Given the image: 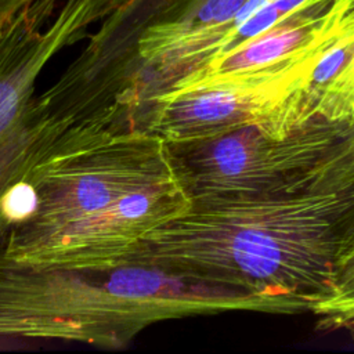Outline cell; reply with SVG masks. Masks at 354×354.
I'll list each match as a JSON object with an SVG mask.
<instances>
[{
	"label": "cell",
	"instance_id": "2",
	"mask_svg": "<svg viewBox=\"0 0 354 354\" xmlns=\"http://www.w3.org/2000/svg\"><path fill=\"white\" fill-rule=\"evenodd\" d=\"M35 205L0 239L32 266L124 264L159 225L191 206L167 144L141 129L68 126L28 170Z\"/></svg>",
	"mask_w": 354,
	"mask_h": 354
},
{
	"label": "cell",
	"instance_id": "1",
	"mask_svg": "<svg viewBox=\"0 0 354 354\" xmlns=\"http://www.w3.org/2000/svg\"><path fill=\"white\" fill-rule=\"evenodd\" d=\"M354 228V136L277 188L191 199L147 235L124 264L260 295L306 300L332 286Z\"/></svg>",
	"mask_w": 354,
	"mask_h": 354
},
{
	"label": "cell",
	"instance_id": "7",
	"mask_svg": "<svg viewBox=\"0 0 354 354\" xmlns=\"http://www.w3.org/2000/svg\"><path fill=\"white\" fill-rule=\"evenodd\" d=\"M248 0H176L137 40V61L130 82L137 77L167 87L187 77L214 57L223 28ZM225 39V37H224Z\"/></svg>",
	"mask_w": 354,
	"mask_h": 354
},
{
	"label": "cell",
	"instance_id": "9",
	"mask_svg": "<svg viewBox=\"0 0 354 354\" xmlns=\"http://www.w3.org/2000/svg\"><path fill=\"white\" fill-rule=\"evenodd\" d=\"M310 119L354 122V6L318 55L303 90Z\"/></svg>",
	"mask_w": 354,
	"mask_h": 354
},
{
	"label": "cell",
	"instance_id": "3",
	"mask_svg": "<svg viewBox=\"0 0 354 354\" xmlns=\"http://www.w3.org/2000/svg\"><path fill=\"white\" fill-rule=\"evenodd\" d=\"M228 311L286 314L290 301L151 264L32 266L0 252V339L79 342L115 350L152 324Z\"/></svg>",
	"mask_w": 354,
	"mask_h": 354
},
{
	"label": "cell",
	"instance_id": "11",
	"mask_svg": "<svg viewBox=\"0 0 354 354\" xmlns=\"http://www.w3.org/2000/svg\"><path fill=\"white\" fill-rule=\"evenodd\" d=\"M26 3L25 0H0V37L10 26L18 10Z\"/></svg>",
	"mask_w": 354,
	"mask_h": 354
},
{
	"label": "cell",
	"instance_id": "4",
	"mask_svg": "<svg viewBox=\"0 0 354 354\" xmlns=\"http://www.w3.org/2000/svg\"><path fill=\"white\" fill-rule=\"evenodd\" d=\"M123 0H29L0 37V239L8 231L3 207L44 148L68 126L55 122L36 94L37 79L62 48Z\"/></svg>",
	"mask_w": 354,
	"mask_h": 354
},
{
	"label": "cell",
	"instance_id": "12",
	"mask_svg": "<svg viewBox=\"0 0 354 354\" xmlns=\"http://www.w3.org/2000/svg\"><path fill=\"white\" fill-rule=\"evenodd\" d=\"M353 253H354V228H353V231H351V234H350V236H348V239H347V242H346V245H344V249H343V253H342V257H340L339 263H340L342 260H344L347 256L353 254ZM339 263H337V264H339Z\"/></svg>",
	"mask_w": 354,
	"mask_h": 354
},
{
	"label": "cell",
	"instance_id": "13",
	"mask_svg": "<svg viewBox=\"0 0 354 354\" xmlns=\"http://www.w3.org/2000/svg\"><path fill=\"white\" fill-rule=\"evenodd\" d=\"M25 1H29V0H25Z\"/></svg>",
	"mask_w": 354,
	"mask_h": 354
},
{
	"label": "cell",
	"instance_id": "10",
	"mask_svg": "<svg viewBox=\"0 0 354 354\" xmlns=\"http://www.w3.org/2000/svg\"><path fill=\"white\" fill-rule=\"evenodd\" d=\"M308 313L317 318V329L354 336V253L337 264L330 289L311 304Z\"/></svg>",
	"mask_w": 354,
	"mask_h": 354
},
{
	"label": "cell",
	"instance_id": "8",
	"mask_svg": "<svg viewBox=\"0 0 354 354\" xmlns=\"http://www.w3.org/2000/svg\"><path fill=\"white\" fill-rule=\"evenodd\" d=\"M353 6L354 0H308L264 32L187 77L254 73L318 53L337 35Z\"/></svg>",
	"mask_w": 354,
	"mask_h": 354
},
{
	"label": "cell",
	"instance_id": "5",
	"mask_svg": "<svg viewBox=\"0 0 354 354\" xmlns=\"http://www.w3.org/2000/svg\"><path fill=\"white\" fill-rule=\"evenodd\" d=\"M354 136V122L278 118L216 137L166 142L189 199L257 194L314 169Z\"/></svg>",
	"mask_w": 354,
	"mask_h": 354
},
{
	"label": "cell",
	"instance_id": "6",
	"mask_svg": "<svg viewBox=\"0 0 354 354\" xmlns=\"http://www.w3.org/2000/svg\"><path fill=\"white\" fill-rule=\"evenodd\" d=\"M321 51L254 73L181 79L147 102L138 129L165 142H183L278 118L311 120L303 90Z\"/></svg>",
	"mask_w": 354,
	"mask_h": 354
}]
</instances>
